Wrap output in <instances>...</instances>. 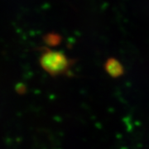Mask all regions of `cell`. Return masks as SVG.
<instances>
[{"label": "cell", "instance_id": "1", "mask_svg": "<svg viewBox=\"0 0 149 149\" xmlns=\"http://www.w3.org/2000/svg\"><path fill=\"white\" fill-rule=\"evenodd\" d=\"M72 61L64 53L46 49L40 57V65L43 70L52 76L66 74L72 65Z\"/></svg>", "mask_w": 149, "mask_h": 149}, {"label": "cell", "instance_id": "2", "mask_svg": "<svg viewBox=\"0 0 149 149\" xmlns=\"http://www.w3.org/2000/svg\"><path fill=\"white\" fill-rule=\"evenodd\" d=\"M104 68L108 74H109L113 78L120 77L124 72V69L121 62L115 58L108 59L105 62Z\"/></svg>", "mask_w": 149, "mask_h": 149}, {"label": "cell", "instance_id": "3", "mask_svg": "<svg viewBox=\"0 0 149 149\" xmlns=\"http://www.w3.org/2000/svg\"><path fill=\"white\" fill-rule=\"evenodd\" d=\"M60 42V37L56 34L48 35L47 37V42L50 43L51 45H56Z\"/></svg>", "mask_w": 149, "mask_h": 149}]
</instances>
